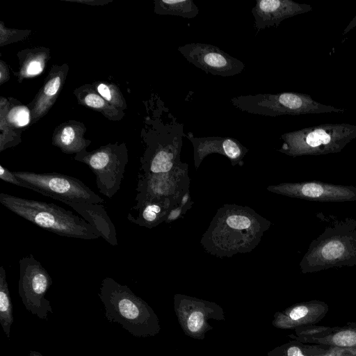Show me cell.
Listing matches in <instances>:
<instances>
[{"label": "cell", "instance_id": "1", "mask_svg": "<svg viewBox=\"0 0 356 356\" xmlns=\"http://www.w3.org/2000/svg\"><path fill=\"white\" fill-rule=\"evenodd\" d=\"M269 226L270 222L248 207L225 205L218 209L202 243L218 257L247 252L259 243Z\"/></svg>", "mask_w": 356, "mask_h": 356}, {"label": "cell", "instance_id": "2", "mask_svg": "<svg viewBox=\"0 0 356 356\" xmlns=\"http://www.w3.org/2000/svg\"><path fill=\"white\" fill-rule=\"evenodd\" d=\"M98 296L104 304L105 317L110 323L122 326L134 337L155 334L158 330L156 315L150 307L127 286L106 277Z\"/></svg>", "mask_w": 356, "mask_h": 356}, {"label": "cell", "instance_id": "3", "mask_svg": "<svg viewBox=\"0 0 356 356\" xmlns=\"http://www.w3.org/2000/svg\"><path fill=\"white\" fill-rule=\"evenodd\" d=\"M0 202L16 215L61 236L90 240L100 237L84 219L55 204L0 193Z\"/></svg>", "mask_w": 356, "mask_h": 356}, {"label": "cell", "instance_id": "4", "mask_svg": "<svg viewBox=\"0 0 356 356\" xmlns=\"http://www.w3.org/2000/svg\"><path fill=\"white\" fill-rule=\"evenodd\" d=\"M344 266H356V220L351 218L326 227L300 263L303 273Z\"/></svg>", "mask_w": 356, "mask_h": 356}, {"label": "cell", "instance_id": "5", "mask_svg": "<svg viewBox=\"0 0 356 356\" xmlns=\"http://www.w3.org/2000/svg\"><path fill=\"white\" fill-rule=\"evenodd\" d=\"M279 152L291 156H316L340 152L356 138V125L327 123L281 135Z\"/></svg>", "mask_w": 356, "mask_h": 356}, {"label": "cell", "instance_id": "6", "mask_svg": "<svg viewBox=\"0 0 356 356\" xmlns=\"http://www.w3.org/2000/svg\"><path fill=\"white\" fill-rule=\"evenodd\" d=\"M230 102L241 111L270 117L344 112L343 108L321 104L307 94L293 92L240 95Z\"/></svg>", "mask_w": 356, "mask_h": 356}, {"label": "cell", "instance_id": "7", "mask_svg": "<svg viewBox=\"0 0 356 356\" xmlns=\"http://www.w3.org/2000/svg\"><path fill=\"white\" fill-rule=\"evenodd\" d=\"M16 177L29 186V189L62 202L101 204L104 200L80 179L58 172L36 173L13 171Z\"/></svg>", "mask_w": 356, "mask_h": 356}, {"label": "cell", "instance_id": "8", "mask_svg": "<svg viewBox=\"0 0 356 356\" xmlns=\"http://www.w3.org/2000/svg\"><path fill=\"white\" fill-rule=\"evenodd\" d=\"M52 279L40 262L30 254L19 260L18 293L27 311L40 319L52 314L50 301L45 298Z\"/></svg>", "mask_w": 356, "mask_h": 356}, {"label": "cell", "instance_id": "9", "mask_svg": "<svg viewBox=\"0 0 356 356\" xmlns=\"http://www.w3.org/2000/svg\"><path fill=\"white\" fill-rule=\"evenodd\" d=\"M76 160L86 163L96 177L100 193L112 198L120 188L127 163L126 154L111 149H102L91 154L79 155Z\"/></svg>", "mask_w": 356, "mask_h": 356}, {"label": "cell", "instance_id": "10", "mask_svg": "<svg viewBox=\"0 0 356 356\" xmlns=\"http://www.w3.org/2000/svg\"><path fill=\"white\" fill-rule=\"evenodd\" d=\"M177 51L188 61L207 74L232 76L242 72L243 63L216 46L192 42L178 47Z\"/></svg>", "mask_w": 356, "mask_h": 356}, {"label": "cell", "instance_id": "11", "mask_svg": "<svg viewBox=\"0 0 356 356\" xmlns=\"http://www.w3.org/2000/svg\"><path fill=\"white\" fill-rule=\"evenodd\" d=\"M268 190L291 197L318 202L356 201V187L324 183L321 181H303L283 183L272 186Z\"/></svg>", "mask_w": 356, "mask_h": 356}, {"label": "cell", "instance_id": "12", "mask_svg": "<svg viewBox=\"0 0 356 356\" xmlns=\"http://www.w3.org/2000/svg\"><path fill=\"white\" fill-rule=\"evenodd\" d=\"M311 5L291 0H257L252 9L257 33L271 26L277 27L285 19L312 10Z\"/></svg>", "mask_w": 356, "mask_h": 356}, {"label": "cell", "instance_id": "13", "mask_svg": "<svg viewBox=\"0 0 356 356\" xmlns=\"http://www.w3.org/2000/svg\"><path fill=\"white\" fill-rule=\"evenodd\" d=\"M186 137L193 144L196 166L199 165L206 156L211 153H219L226 156L232 165L240 163L248 151L238 140L231 137L196 138L191 132L186 134Z\"/></svg>", "mask_w": 356, "mask_h": 356}, {"label": "cell", "instance_id": "14", "mask_svg": "<svg viewBox=\"0 0 356 356\" xmlns=\"http://www.w3.org/2000/svg\"><path fill=\"white\" fill-rule=\"evenodd\" d=\"M93 227L97 232L110 245H118L117 232L114 224L102 204L70 202L67 204Z\"/></svg>", "mask_w": 356, "mask_h": 356}, {"label": "cell", "instance_id": "15", "mask_svg": "<svg viewBox=\"0 0 356 356\" xmlns=\"http://www.w3.org/2000/svg\"><path fill=\"white\" fill-rule=\"evenodd\" d=\"M170 206L168 198H149L136 202L127 215V219L139 226L152 228L161 223Z\"/></svg>", "mask_w": 356, "mask_h": 356}, {"label": "cell", "instance_id": "16", "mask_svg": "<svg viewBox=\"0 0 356 356\" xmlns=\"http://www.w3.org/2000/svg\"><path fill=\"white\" fill-rule=\"evenodd\" d=\"M156 11L159 14L192 19L198 15L199 8L193 0H159L156 4Z\"/></svg>", "mask_w": 356, "mask_h": 356}, {"label": "cell", "instance_id": "17", "mask_svg": "<svg viewBox=\"0 0 356 356\" xmlns=\"http://www.w3.org/2000/svg\"><path fill=\"white\" fill-rule=\"evenodd\" d=\"M0 323L6 336L10 338L13 323V304L3 266L0 267Z\"/></svg>", "mask_w": 356, "mask_h": 356}, {"label": "cell", "instance_id": "18", "mask_svg": "<svg viewBox=\"0 0 356 356\" xmlns=\"http://www.w3.org/2000/svg\"><path fill=\"white\" fill-rule=\"evenodd\" d=\"M8 118L15 124L23 127L29 122V111L26 107H15L10 111Z\"/></svg>", "mask_w": 356, "mask_h": 356}, {"label": "cell", "instance_id": "19", "mask_svg": "<svg viewBox=\"0 0 356 356\" xmlns=\"http://www.w3.org/2000/svg\"><path fill=\"white\" fill-rule=\"evenodd\" d=\"M335 345L341 347H350L356 344V332L346 330L336 334L333 337Z\"/></svg>", "mask_w": 356, "mask_h": 356}, {"label": "cell", "instance_id": "20", "mask_svg": "<svg viewBox=\"0 0 356 356\" xmlns=\"http://www.w3.org/2000/svg\"><path fill=\"white\" fill-rule=\"evenodd\" d=\"M75 138V133L74 129L70 127H65L61 132L60 136V145L65 149L66 152H72L75 150L74 141Z\"/></svg>", "mask_w": 356, "mask_h": 356}, {"label": "cell", "instance_id": "21", "mask_svg": "<svg viewBox=\"0 0 356 356\" xmlns=\"http://www.w3.org/2000/svg\"><path fill=\"white\" fill-rule=\"evenodd\" d=\"M204 314L199 311L191 314L187 320V327L192 333L199 332L204 324Z\"/></svg>", "mask_w": 356, "mask_h": 356}, {"label": "cell", "instance_id": "22", "mask_svg": "<svg viewBox=\"0 0 356 356\" xmlns=\"http://www.w3.org/2000/svg\"><path fill=\"white\" fill-rule=\"evenodd\" d=\"M0 179L6 182L29 189V186L2 165H0Z\"/></svg>", "mask_w": 356, "mask_h": 356}, {"label": "cell", "instance_id": "23", "mask_svg": "<svg viewBox=\"0 0 356 356\" xmlns=\"http://www.w3.org/2000/svg\"><path fill=\"white\" fill-rule=\"evenodd\" d=\"M60 85V79L59 76H56L50 80L44 87V92L47 96H52L55 95Z\"/></svg>", "mask_w": 356, "mask_h": 356}, {"label": "cell", "instance_id": "24", "mask_svg": "<svg viewBox=\"0 0 356 356\" xmlns=\"http://www.w3.org/2000/svg\"><path fill=\"white\" fill-rule=\"evenodd\" d=\"M86 104L92 108H101L104 104V99L96 94H89L85 97Z\"/></svg>", "mask_w": 356, "mask_h": 356}, {"label": "cell", "instance_id": "25", "mask_svg": "<svg viewBox=\"0 0 356 356\" xmlns=\"http://www.w3.org/2000/svg\"><path fill=\"white\" fill-rule=\"evenodd\" d=\"M308 313L306 306L300 305L294 307L289 313V317L293 321H298L305 317Z\"/></svg>", "mask_w": 356, "mask_h": 356}, {"label": "cell", "instance_id": "26", "mask_svg": "<svg viewBox=\"0 0 356 356\" xmlns=\"http://www.w3.org/2000/svg\"><path fill=\"white\" fill-rule=\"evenodd\" d=\"M42 70V66L40 62L33 60L28 65L26 72L29 75H35L40 73Z\"/></svg>", "mask_w": 356, "mask_h": 356}, {"label": "cell", "instance_id": "27", "mask_svg": "<svg viewBox=\"0 0 356 356\" xmlns=\"http://www.w3.org/2000/svg\"><path fill=\"white\" fill-rule=\"evenodd\" d=\"M97 90L99 93L106 100H111V93L108 87L104 83L99 84L97 87Z\"/></svg>", "mask_w": 356, "mask_h": 356}, {"label": "cell", "instance_id": "28", "mask_svg": "<svg viewBox=\"0 0 356 356\" xmlns=\"http://www.w3.org/2000/svg\"><path fill=\"white\" fill-rule=\"evenodd\" d=\"M288 356H305L297 346H291L287 350Z\"/></svg>", "mask_w": 356, "mask_h": 356}, {"label": "cell", "instance_id": "29", "mask_svg": "<svg viewBox=\"0 0 356 356\" xmlns=\"http://www.w3.org/2000/svg\"><path fill=\"white\" fill-rule=\"evenodd\" d=\"M356 25V16L351 21L350 24L347 26L346 29L344 31V34L348 33L351 29H353Z\"/></svg>", "mask_w": 356, "mask_h": 356}, {"label": "cell", "instance_id": "30", "mask_svg": "<svg viewBox=\"0 0 356 356\" xmlns=\"http://www.w3.org/2000/svg\"><path fill=\"white\" fill-rule=\"evenodd\" d=\"M29 356H43L40 353L36 350H31Z\"/></svg>", "mask_w": 356, "mask_h": 356}]
</instances>
